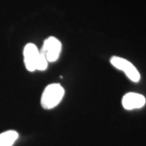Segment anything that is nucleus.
I'll use <instances>...</instances> for the list:
<instances>
[{
  "label": "nucleus",
  "instance_id": "7",
  "mask_svg": "<svg viewBox=\"0 0 146 146\" xmlns=\"http://www.w3.org/2000/svg\"><path fill=\"white\" fill-rule=\"evenodd\" d=\"M47 67H48V61H47V59L45 57V55L42 53L40 52L39 57H38L37 62H36V70L44 71V70L46 69Z\"/></svg>",
  "mask_w": 146,
  "mask_h": 146
},
{
  "label": "nucleus",
  "instance_id": "6",
  "mask_svg": "<svg viewBox=\"0 0 146 146\" xmlns=\"http://www.w3.org/2000/svg\"><path fill=\"white\" fill-rule=\"evenodd\" d=\"M18 138L15 131H7L0 134V146H12Z\"/></svg>",
  "mask_w": 146,
  "mask_h": 146
},
{
  "label": "nucleus",
  "instance_id": "5",
  "mask_svg": "<svg viewBox=\"0 0 146 146\" xmlns=\"http://www.w3.org/2000/svg\"><path fill=\"white\" fill-rule=\"evenodd\" d=\"M145 98L141 94L136 93H128L125 94L122 100V104L126 110L140 109L145 105Z\"/></svg>",
  "mask_w": 146,
  "mask_h": 146
},
{
  "label": "nucleus",
  "instance_id": "1",
  "mask_svg": "<svg viewBox=\"0 0 146 146\" xmlns=\"http://www.w3.org/2000/svg\"><path fill=\"white\" fill-rule=\"evenodd\" d=\"M64 89L59 84H50L46 87L42 96L41 103L46 110L52 109L62 101L64 96Z\"/></svg>",
  "mask_w": 146,
  "mask_h": 146
},
{
  "label": "nucleus",
  "instance_id": "3",
  "mask_svg": "<svg viewBox=\"0 0 146 146\" xmlns=\"http://www.w3.org/2000/svg\"><path fill=\"white\" fill-rule=\"evenodd\" d=\"M61 50L62 44L60 41L54 36H50L45 40L40 52L45 55L48 62H55L60 55Z\"/></svg>",
  "mask_w": 146,
  "mask_h": 146
},
{
  "label": "nucleus",
  "instance_id": "4",
  "mask_svg": "<svg viewBox=\"0 0 146 146\" xmlns=\"http://www.w3.org/2000/svg\"><path fill=\"white\" fill-rule=\"evenodd\" d=\"M40 54L36 45L28 43L24 49V61L26 69L29 72L36 71V65Z\"/></svg>",
  "mask_w": 146,
  "mask_h": 146
},
{
  "label": "nucleus",
  "instance_id": "2",
  "mask_svg": "<svg viewBox=\"0 0 146 146\" xmlns=\"http://www.w3.org/2000/svg\"><path fill=\"white\" fill-rule=\"evenodd\" d=\"M110 63L119 70L123 71L127 75V76L133 82H138L141 80V75L136 68L123 58L114 56L110 58Z\"/></svg>",
  "mask_w": 146,
  "mask_h": 146
}]
</instances>
